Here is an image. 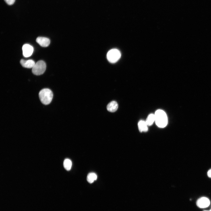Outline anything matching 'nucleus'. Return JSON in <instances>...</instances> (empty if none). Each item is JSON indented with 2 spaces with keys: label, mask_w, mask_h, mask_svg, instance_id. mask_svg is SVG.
I'll list each match as a JSON object with an SVG mask.
<instances>
[{
  "label": "nucleus",
  "mask_w": 211,
  "mask_h": 211,
  "mask_svg": "<svg viewBox=\"0 0 211 211\" xmlns=\"http://www.w3.org/2000/svg\"><path fill=\"white\" fill-rule=\"evenodd\" d=\"M155 122L157 125L161 128L166 126L168 122V119L166 113L163 110H158L154 114Z\"/></svg>",
  "instance_id": "nucleus-1"
},
{
  "label": "nucleus",
  "mask_w": 211,
  "mask_h": 211,
  "mask_svg": "<svg viewBox=\"0 0 211 211\" xmlns=\"http://www.w3.org/2000/svg\"><path fill=\"white\" fill-rule=\"evenodd\" d=\"M39 96L41 103L43 104L47 105L51 102L53 97V94L51 90L45 88L40 91Z\"/></svg>",
  "instance_id": "nucleus-2"
},
{
  "label": "nucleus",
  "mask_w": 211,
  "mask_h": 211,
  "mask_svg": "<svg viewBox=\"0 0 211 211\" xmlns=\"http://www.w3.org/2000/svg\"><path fill=\"white\" fill-rule=\"evenodd\" d=\"M46 69V64L42 60H40L35 63L32 69V72L36 75L42 74Z\"/></svg>",
  "instance_id": "nucleus-3"
},
{
  "label": "nucleus",
  "mask_w": 211,
  "mask_h": 211,
  "mask_svg": "<svg viewBox=\"0 0 211 211\" xmlns=\"http://www.w3.org/2000/svg\"><path fill=\"white\" fill-rule=\"evenodd\" d=\"M121 56L120 51L118 49H114L110 50L107 54L108 61L111 63L116 62L120 58Z\"/></svg>",
  "instance_id": "nucleus-4"
},
{
  "label": "nucleus",
  "mask_w": 211,
  "mask_h": 211,
  "mask_svg": "<svg viewBox=\"0 0 211 211\" xmlns=\"http://www.w3.org/2000/svg\"><path fill=\"white\" fill-rule=\"evenodd\" d=\"M22 49L23 55L26 57L30 56L32 55L33 51V47L28 44L23 45Z\"/></svg>",
  "instance_id": "nucleus-5"
},
{
  "label": "nucleus",
  "mask_w": 211,
  "mask_h": 211,
  "mask_svg": "<svg viewBox=\"0 0 211 211\" xmlns=\"http://www.w3.org/2000/svg\"><path fill=\"white\" fill-rule=\"evenodd\" d=\"M210 203L209 200L207 198L203 197L199 199L197 202V205L201 208H206L208 207Z\"/></svg>",
  "instance_id": "nucleus-6"
},
{
  "label": "nucleus",
  "mask_w": 211,
  "mask_h": 211,
  "mask_svg": "<svg viewBox=\"0 0 211 211\" xmlns=\"http://www.w3.org/2000/svg\"><path fill=\"white\" fill-rule=\"evenodd\" d=\"M36 41L40 46L42 47H47L49 45L50 43V40L46 37H38Z\"/></svg>",
  "instance_id": "nucleus-7"
},
{
  "label": "nucleus",
  "mask_w": 211,
  "mask_h": 211,
  "mask_svg": "<svg viewBox=\"0 0 211 211\" xmlns=\"http://www.w3.org/2000/svg\"><path fill=\"white\" fill-rule=\"evenodd\" d=\"M20 63L23 67L28 68H32L35 64V62L32 59L25 60L21 59Z\"/></svg>",
  "instance_id": "nucleus-8"
},
{
  "label": "nucleus",
  "mask_w": 211,
  "mask_h": 211,
  "mask_svg": "<svg viewBox=\"0 0 211 211\" xmlns=\"http://www.w3.org/2000/svg\"><path fill=\"white\" fill-rule=\"evenodd\" d=\"M118 108L117 103L115 101H113L109 103L107 106V110L111 112H114L116 111Z\"/></svg>",
  "instance_id": "nucleus-9"
},
{
  "label": "nucleus",
  "mask_w": 211,
  "mask_h": 211,
  "mask_svg": "<svg viewBox=\"0 0 211 211\" xmlns=\"http://www.w3.org/2000/svg\"><path fill=\"white\" fill-rule=\"evenodd\" d=\"M139 130L141 132H146L147 131L148 128L146 122L144 120L140 121L138 124Z\"/></svg>",
  "instance_id": "nucleus-10"
},
{
  "label": "nucleus",
  "mask_w": 211,
  "mask_h": 211,
  "mask_svg": "<svg viewBox=\"0 0 211 211\" xmlns=\"http://www.w3.org/2000/svg\"><path fill=\"white\" fill-rule=\"evenodd\" d=\"M97 178L96 174L94 173H90L88 174L87 177V180L90 183H93Z\"/></svg>",
  "instance_id": "nucleus-11"
},
{
  "label": "nucleus",
  "mask_w": 211,
  "mask_h": 211,
  "mask_svg": "<svg viewBox=\"0 0 211 211\" xmlns=\"http://www.w3.org/2000/svg\"><path fill=\"white\" fill-rule=\"evenodd\" d=\"M155 121V116L154 114H151L147 117L145 121L148 126H151Z\"/></svg>",
  "instance_id": "nucleus-12"
},
{
  "label": "nucleus",
  "mask_w": 211,
  "mask_h": 211,
  "mask_svg": "<svg viewBox=\"0 0 211 211\" xmlns=\"http://www.w3.org/2000/svg\"><path fill=\"white\" fill-rule=\"evenodd\" d=\"M63 165L65 169L67 171H69L71 169L72 162L71 160L68 159H65L63 162Z\"/></svg>",
  "instance_id": "nucleus-13"
},
{
  "label": "nucleus",
  "mask_w": 211,
  "mask_h": 211,
  "mask_svg": "<svg viewBox=\"0 0 211 211\" xmlns=\"http://www.w3.org/2000/svg\"><path fill=\"white\" fill-rule=\"evenodd\" d=\"M5 2L8 5H11L14 3L15 0H4Z\"/></svg>",
  "instance_id": "nucleus-14"
},
{
  "label": "nucleus",
  "mask_w": 211,
  "mask_h": 211,
  "mask_svg": "<svg viewBox=\"0 0 211 211\" xmlns=\"http://www.w3.org/2000/svg\"><path fill=\"white\" fill-rule=\"evenodd\" d=\"M207 175L209 177L211 178V169L208 171L207 173Z\"/></svg>",
  "instance_id": "nucleus-15"
},
{
  "label": "nucleus",
  "mask_w": 211,
  "mask_h": 211,
  "mask_svg": "<svg viewBox=\"0 0 211 211\" xmlns=\"http://www.w3.org/2000/svg\"><path fill=\"white\" fill-rule=\"evenodd\" d=\"M211 211V209L210 210H205V211Z\"/></svg>",
  "instance_id": "nucleus-16"
}]
</instances>
